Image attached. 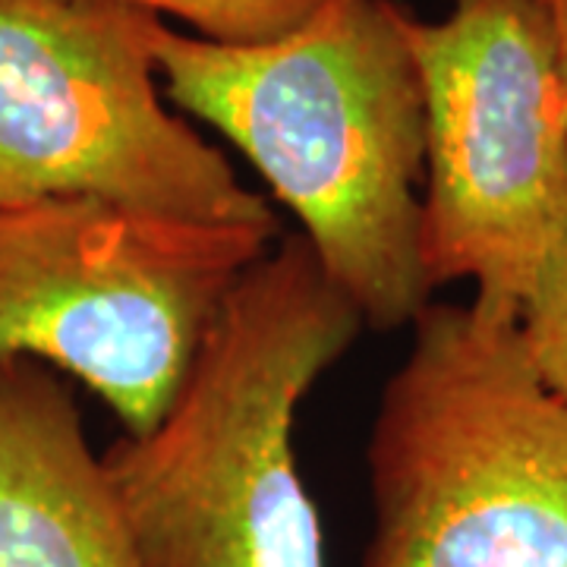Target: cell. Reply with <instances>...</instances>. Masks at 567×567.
Instances as JSON below:
<instances>
[{"mask_svg":"<svg viewBox=\"0 0 567 567\" xmlns=\"http://www.w3.org/2000/svg\"><path fill=\"white\" fill-rule=\"evenodd\" d=\"M177 111L208 123L293 212L316 259L372 331L432 303L423 265L425 107L394 0H324L297 29L252 44L199 39L145 17Z\"/></svg>","mask_w":567,"mask_h":567,"instance_id":"1","label":"cell"},{"mask_svg":"<svg viewBox=\"0 0 567 567\" xmlns=\"http://www.w3.org/2000/svg\"><path fill=\"white\" fill-rule=\"evenodd\" d=\"M363 328L300 230L234 284L167 413L102 454L140 567H324L293 429Z\"/></svg>","mask_w":567,"mask_h":567,"instance_id":"2","label":"cell"},{"mask_svg":"<svg viewBox=\"0 0 567 567\" xmlns=\"http://www.w3.org/2000/svg\"><path fill=\"white\" fill-rule=\"evenodd\" d=\"M365 470L360 567H567V401L511 309L432 300L413 319Z\"/></svg>","mask_w":567,"mask_h":567,"instance_id":"3","label":"cell"},{"mask_svg":"<svg viewBox=\"0 0 567 567\" xmlns=\"http://www.w3.org/2000/svg\"><path fill=\"white\" fill-rule=\"evenodd\" d=\"M278 224H208L95 196L0 205V353L80 379L142 435Z\"/></svg>","mask_w":567,"mask_h":567,"instance_id":"4","label":"cell"},{"mask_svg":"<svg viewBox=\"0 0 567 567\" xmlns=\"http://www.w3.org/2000/svg\"><path fill=\"white\" fill-rule=\"evenodd\" d=\"M425 107L429 284L520 316L567 224V114L543 0H454L406 13Z\"/></svg>","mask_w":567,"mask_h":567,"instance_id":"5","label":"cell"},{"mask_svg":"<svg viewBox=\"0 0 567 567\" xmlns=\"http://www.w3.org/2000/svg\"><path fill=\"white\" fill-rule=\"evenodd\" d=\"M145 10L0 0V205L95 196L208 224H278L265 196L167 111Z\"/></svg>","mask_w":567,"mask_h":567,"instance_id":"6","label":"cell"},{"mask_svg":"<svg viewBox=\"0 0 567 567\" xmlns=\"http://www.w3.org/2000/svg\"><path fill=\"white\" fill-rule=\"evenodd\" d=\"M0 567H140L70 385L0 353Z\"/></svg>","mask_w":567,"mask_h":567,"instance_id":"7","label":"cell"},{"mask_svg":"<svg viewBox=\"0 0 567 567\" xmlns=\"http://www.w3.org/2000/svg\"><path fill=\"white\" fill-rule=\"evenodd\" d=\"M145 10L158 20H177L193 35L227 44L278 39L309 20L324 0H99Z\"/></svg>","mask_w":567,"mask_h":567,"instance_id":"8","label":"cell"},{"mask_svg":"<svg viewBox=\"0 0 567 567\" xmlns=\"http://www.w3.org/2000/svg\"><path fill=\"white\" fill-rule=\"evenodd\" d=\"M517 324L536 372L567 401V224L548 249Z\"/></svg>","mask_w":567,"mask_h":567,"instance_id":"9","label":"cell"},{"mask_svg":"<svg viewBox=\"0 0 567 567\" xmlns=\"http://www.w3.org/2000/svg\"><path fill=\"white\" fill-rule=\"evenodd\" d=\"M555 41V63H558V85H561V104L567 114V0H543Z\"/></svg>","mask_w":567,"mask_h":567,"instance_id":"10","label":"cell"}]
</instances>
